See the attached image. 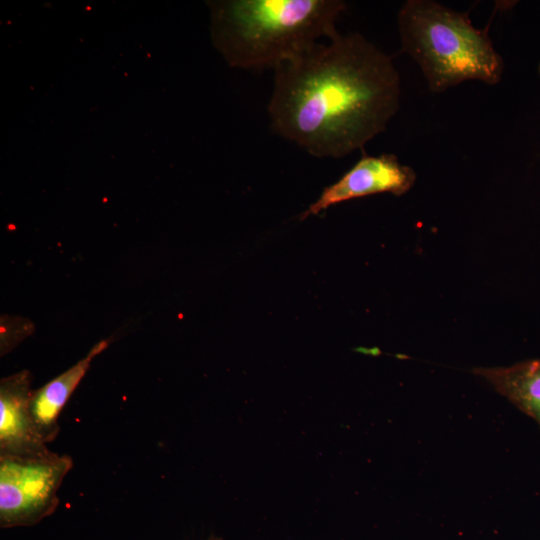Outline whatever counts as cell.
<instances>
[{"label":"cell","mask_w":540,"mask_h":540,"mask_svg":"<svg viewBox=\"0 0 540 540\" xmlns=\"http://www.w3.org/2000/svg\"><path fill=\"white\" fill-rule=\"evenodd\" d=\"M538 72H539V75H540V63H539V66H538Z\"/></svg>","instance_id":"30bf717a"},{"label":"cell","mask_w":540,"mask_h":540,"mask_svg":"<svg viewBox=\"0 0 540 540\" xmlns=\"http://www.w3.org/2000/svg\"><path fill=\"white\" fill-rule=\"evenodd\" d=\"M474 373L488 381L540 427V359L509 367L476 368Z\"/></svg>","instance_id":"ba28073f"},{"label":"cell","mask_w":540,"mask_h":540,"mask_svg":"<svg viewBox=\"0 0 540 540\" xmlns=\"http://www.w3.org/2000/svg\"><path fill=\"white\" fill-rule=\"evenodd\" d=\"M416 181V172L402 164L396 155L382 153L362 157L335 183L325 187L319 198L303 212L300 219L318 215L338 203L379 193L401 196Z\"/></svg>","instance_id":"5b68a950"},{"label":"cell","mask_w":540,"mask_h":540,"mask_svg":"<svg viewBox=\"0 0 540 540\" xmlns=\"http://www.w3.org/2000/svg\"><path fill=\"white\" fill-rule=\"evenodd\" d=\"M401 51L420 67L428 88L442 93L466 81L498 84L504 61L469 12L433 0H407L397 16Z\"/></svg>","instance_id":"3957f363"},{"label":"cell","mask_w":540,"mask_h":540,"mask_svg":"<svg viewBox=\"0 0 540 540\" xmlns=\"http://www.w3.org/2000/svg\"><path fill=\"white\" fill-rule=\"evenodd\" d=\"M211 35L227 63L273 69L322 37L339 35L342 0H225L211 2Z\"/></svg>","instance_id":"7a4b0ae2"},{"label":"cell","mask_w":540,"mask_h":540,"mask_svg":"<svg viewBox=\"0 0 540 540\" xmlns=\"http://www.w3.org/2000/svg\"><path fill=\"white\" fill-rule=\"evenodd\" d=\"M32 375L22 370L0 382V456H29L50 451L34 426L30 399Z\"/></svg>","instance_id":"8992f818"},{"label":"cell","mask_w":540,"mask_h":540,"mask_svg":"<svg viewBox=\"0 0 540 540\" xmlns=\"http://www.w3.org/2000/svg\"><path fill=\"white\" fill-rule=\"evenodd\" d=\"M400 96L392 58L360 33L339 34L274 70L268 115L312 156L342 158L386 130Z\"/></svg>","instance_id":"6da1fadb"},{"label":"cell","mask_w":540,"mask_h":540,"mask_svg":"<svg viewBox=\"0 0 540 540\" xmlns=\"http://www.w3.org/2000/svg\"><path fill=\"white\" fill-rule=\"evenodd\" d=\"M73 467L69 455L0 456V527H30L52 515L58 490Z\"/></svg>","instance_id":"277c9868"},{"label":"cell","mask_w":540,"mask_h":540,"mask_svg":"<svg viewBox=\"0 0 540 540\" xmlns=\"http://www.w3.org/2000/svg\"><path fill=\"white\" fill-rule=\"evenodd\" d=\"M107 346V341H100L72 367L33 390L30 412L36 431L46 444L56 439L60 431L58 419L63 407L87 373L92 360Z\"/></svg>","instance_id":"52a82bcc"},{"label":"cell","mask_w":540,"mask_h":540,"mask_svg":"<svg viewBox=\"0 0 540 540\" xmlns=\"http://www.w3.org/2000/svg\"><path fill=\"white\" fill-rule=\"evenodd\" d=\"M207 540H222V539L216 536H211Z\"/></svg>","instance_id":"9c48e42d"}]
</instances>
